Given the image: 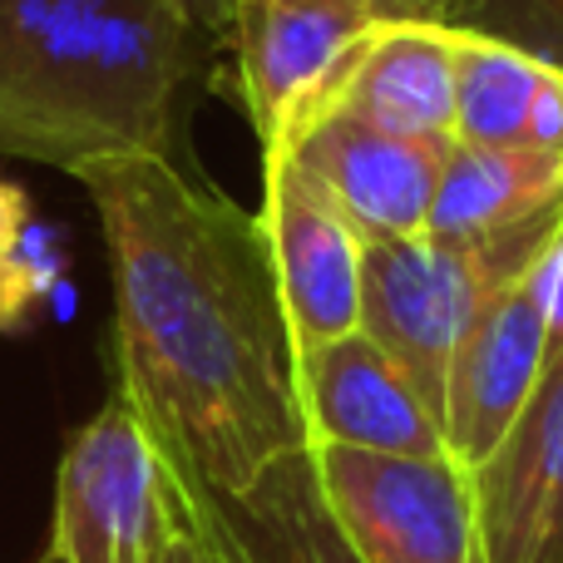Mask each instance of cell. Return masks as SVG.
I'll list each match as a JSON object with an SVG mask.
<instances>
[{"instance_id": "17", "label": "cell", "mask_w": 563, "mask_h": 563, "mask_svg": "<svg viewBox=\"0 0 563 563\" xmlns=\"http://www.w3.org/2000/svg\"><path fill=\"white\" fill-rule=\"evenodd\" d=\"M154 440V435H148ZM158 460H164L168 475V495H174V534H168V549L158 563H243L223 529V515H218V499L184 460H174L164 445H154Z\"/></svg>"}, {"instance_id": "5", "label": "cell", "mask_w": 563, "mask_h": 563, "mask_svg": "<svg viewBox=\"0 0 563 563\" xmlns=\"http://www.w3.org/2000/svg\"><path fill=\"white\" fill-rule=\"evenodd\" d=\"M174 534L168 475L119 390L69 430L55 475L49 563H158Z\"/></svg>"}, {"instance_id": "3", "label": "cell", "mask_w": 563, "mask_h": 563, "mask_svg": "<svg viewBox=\"0 0 563 563\" xmlns=\"http://www.w3.org/2000/svg\"><path fill=\"white\" fill-rule=\"evenodd\" d=\"M559 223L489 247H455L435 238L361 243V331L396 361L435 420L445 410L450 361L475 327L479 307L544 257Z\"/></svg>"}, {"instance_id": "22", "label": "cell", "mask_w": 563, "mask_h": 563, "mask_svg": "<svg viewBox=\"0 0 563 563\" xmlns=\"http://www.w3.org/2000/svg\"><path fill=\"white\" fill-rule=\"evenodd\" d=\"M380 20H430V0H366Z\"/></svg>"}, {"instance_id": "20", "label": "cell", "mask_w": 563, "mask_h": 563, "mask_svg": "<svg viewBox=\"0 0 563 563\" xmlns=\"http://www.w3.org/2000/svg\"><path fill=\"white\" fill-rule=\"evenodd\" d=\"M25 223H30V194L15 184V178L0 174V253L15 243Z\"/></svg>"}, {"instance_id": "18", "label": "cell", "mask_w": 563, "mask_h": 563, "mask_svg": "<svg viewBox=\"0 0 563 563\" xmlns=\"http://www.w3.org/2000/svg\"><path fill=\"white\" fill-rule=\"evenodd\" d=\"M455 30L515 45L563 75V0H460Z\"/></svg>"}, {"instance_id": "4", "label": "cell", "mask_w": 563, "mask_h": 563, "mask_svg": "<svg viewBox=\"0 0 563 563\" xmlns=\"http://www.w3.org/2000/svg\"><path fill=\"white\" fill-rule=\"evenodd\" d=\"M331 525L361 563H489L475 475L450 455L311 445Z\"/></svg>"}, {"instance_id": "7", "label": "cell", "mask_w": 563, "mask_h": 563, "mask_svg": "<svg viewBox=\"0 0 563 563\" xmlns=\"http://www.w3.org/2000/svg\"><path fill=\"white\" fill-rule=\"evenodd\" d=\"M549 351H554V331H549L544 282H539L534 263L525 277L505 282L479 307L475 327L465 331L455 361H450L440 430H445V450L460 470L475 475L499 450V440L509 435V426L534 396Z\"/></svg>"}, {"instance_id": "16", "label": "cell", "mask_w": 563, "mask_h": 563, "mask_svg": "<svg viewBox=\"0 0 563 563\" xmlns=\"http://www.w3.org/2000/svg\"><path fill=\"white\" fill-rule=\"evenodd\" d=\"M69 253L55 223L30 218L20 238L0 253V336H20L40 321V307L65 287Z\"/></svg>"}, {"instance_id": "9", "label": "cell", "mask_w": 563, "mask_h": 563, "mask_svg": "<svg viewBox=\"0 0 563 563\" xmlns=\"http://www.w3.org/2000/svg\"><path fill=\"white\" fill-rule=\"evenodd\" d=\"M277 154L291 158L366 243V238H426L450 144L396 139L351 114H321Z\"/></svg>"}, {"instance_id": "13", "label": "cell", "mask_w": 563, "mask_h": 563, "mask_svg": "<svg viewBox=\"0 0 563 563\" xmlns=\"http://www.w3.org/2000/svg\"><path fill=\"white\" fill-rule=\"evenodd\" d=\"M563 218V158L534 148L450 144L426 238L455 247H489L539 233Z\"/></svg>"}, {"instance_id": "14", "label": "cell", "mask_w": 563, "mask_h": 563, "mask_svg": "<svg viewBox=\"0 0 563 563\" xmlns=\"http://www.w3.org/2000/svg\"><path fill=\"white\" fill-rule=\"evenodd\" d=\"M218 515L243 563H361L327 515L311 450L277 460L243 495L218 499Z\"/></svg>"}, {"instance_id": "15", "label": "cell", "mask_w": 563, "mask_h": 563, "mask_svg": "<svg viewBox=\"0 0 563 563\" xmlns=\"http://www.w3.org/2000/svg\"><path fill=\"white\" fill-rule=\"evenodd\" d=\"M544 65L525 49L455 30V144L519 148Z\"/></svg>"}, {"instance_id": "11", "label": "cell", "mask_w": 563, "mask_h": 563, "mask_svg": "<svg viewBox=\"0 0 563 563\" xmlns=\"http://www.w3.org/2000/svg\"><path fill=\"white\" fill-rule=\"evenodd\" d=\"M489 563H563V341L529 406L475 470Z\"/></svg>"}, {"instance_id": "19", "label": "cell", "mask_w": 563, "mask_h": 563, "mask_svg": "<svg viewBox=\"0 0 563 563\" xmlns=\"http://www.w3.org/2000/svg\"><path fill=\"white\" fill-rule=\"evenodd\" d=\"M525 148L563 158V75H559V69H549V65H544V75H539L534 104H529Z\"/></svg>"}, {"instance_id": "23", "label": "cell", "mask_w": 563, "mask_h": 563, "mask_svg": "<svg viewBox=\"0 0 563 563\" xmlns=\"http://www.w3.org/2000/svg\"><path fill=\"white\" fill-rule=\"evenodd\" d=\"M35 563H49V559H45V554H40V559H35Z\"/></svg>"}, {"instance_id": "2", "label": "cell", "mask_w": 563, "mask_h": 563, "mask_svg": "<svg viewBox=\"0 0 563 563\" xmlns=\"http://www.w3.org/2000/svg\"><path fill=\"white\" fill-rule=\"evenodd\" d=\"M194 40L184 0H0V154L168 158Z\"/></svg>"}, {"instance_id": "21", "label": "cell", "mask_w": 563, "mask_h": 563, "mask_svg": "<svg viewBox=\"0 0 563 563\" xmlns=\"http://www.w3.org/2000/svg\"><path fill=\"white\" fill-rule=\"evenodd\" d=\"M233 5L238 0H184L194 30L208 40H228V30H233Z\"/></svg>"}, {"instance_id": "6", "label": "cell", "mask_w": 563, "mask_h": 563, "mask_svg": "<svg viewBox=\"0 0 563 563\" xmlns=\"http://www.w3.org/2000/svg\"><path fill=\"white\" fill-rule=\"evenodd\" d=\"M263 238L297 356L361 331V233L291 158H263Z\"/></svg>"}, {"instance_id": "8", "label": "cell", "mask_w": 563, "mask_h": 563, "mask_svg": "<svg viewBox=\"0 0 563 563\" xmlns=\"http://www.w3.org/2000/svg\"><path fill=\"white\" fill-rule=\"evenodd\" d=\"M376 20L366 0H238L228 45L263 154L291 134Z\"/></svg>"}, {"instance_id": "12", "label": "cell", "mask_w": 563, "mask_h": 563, "mask_svg": "<svg viewBox=\"0 0 563 563\" xmlns=\"http://www.w3.org/2000/svg\"><path fill=\"white\" fill-rule=\"evenodd\" d=\"M297 390L311 445L450 455L440 420L366 331H351L297 356Z\"/></svg>"}, {"instance_id": "1", "label": "cell", "mask_w": 563, "mask_h": 563, "mask_svg": "<svg viewBox=\"0 0 563 563\" xmlns=\"http://www.w3.org/2000/svg\"><path fill=\"white\" fill-rule=\"evenodd\" d=\"M114 282V390L218 499L311 450L297 346L257 213L174 158L79 164Z\"/></svg>"}, {"instance_id": "10", "label": "cell", "mask_w": 563, "mask_h": 563, "mask_svg": "<svg viewBox=\"0 0 563 563\" xmlns=\"http://www.w3.org/2000/svg\"><path fill=\"white\" fill-rule=\"evenodd\" d=\"M321 114H351L396 139L455 144V25L376 20L282 144Z\"/></svg>"}]
</instances>
